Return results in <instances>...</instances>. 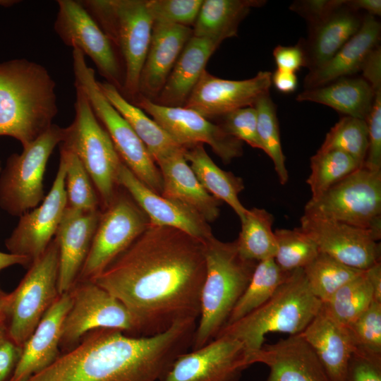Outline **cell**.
<instances>
[{
    "label": "cell",
    "instance_id": "obj_25",
    "mask_svg": "<svg viewBox=\"0 0 381 381\" xmlns=\"http://www.w3.org/2000/svg\"><path fill=\"white\" fill-rule=\"evenodd\" d=\"M184 150L178 147L155 161L162 178V195L185 203L207 222H214L220 214L222 202L200 184L184 157Z\"/></svg>",
    "mask_w": 381,
    "mask_h": 381
},
{
    "label": "cell",
    "instance_id": "obj_34",
    "mask_svg": "<svg viewBox=\"0 0 381 381\" xmlns=\"http://www.w3.org/2000/svg\"><path fill=\"white\" fill-rule=\"evenodd\" d=\"M241 229L236 240L238 250L245 259L255 262L274 258L277 241L273 215L265 209L248 210L241 220Z\"/></svg>",
    "mask_w": 381,
    "mask_h": 381
},
{
    "label": "cell",
    "instance_id": "obj_28",
    "mask_svg": "<svg viewBox=\"0 0 381 381\" xmlns=\"http://www.w3.org/2000/svg\"><path fill=\"white\" fill-rule=\"evenodd\" d=\"M315 351L329 381H346L350 357L354 350L345 326L321 308L301 333Z\"/></svg>",
    "mask_w": 381,
    "mask_h": 381
},
{
    "label": "cell",
    "instance_id": "obj_29",
    "mask_svg": "<svg viewBox=\"0 0 381 381\" xmlns=\"http://www.w3.org/2000/svg\"><path fill=\"white\" fill-rule=\"evenodd\" d=\"M220 42L192 36L188 41L155 103L183 107Z\"/></svg>",
    "mask_w": 381,
    "mask_h": 381
},
{
    "label": "cell",
    "instance_id": "obj_38",
    "mask_svg": "<svg viewBox=\"0 0 381 381\" xmlns=\"http://www.w3.org/2000/svg\"><path fill=\"white\" fill-rule=\"evenodd\" d=\"M303 271L312 293L323 303L365 270L349 267L320 252Z\"/></svg>",
    "mask_w": 381,
    "mask_h": 381
},
{
    "label": "cell",
    "instance_id": "obj_44",
    "mask_svg": "<svg viewBox=\"0 0 381 381\" xmlns=\"http://www.w3.org/2000/svg\"><path fill=\"white\" fill-rule=\"evenodd\" d=\"M153 23L193 26L203 0H146Z\"/></svg>",
    "mask_w": 381,
    "mask_h": 381
},
{
    "label": "cell",
    "instance_id": "obj_3",
    "mask_svg": "<svg viewBox=\"0 0 381 381\" xmlns=\"http://www.w3.org/2000/svg\"><path fill=\"white\" fill-rule=\"evenodd\" d=\"M56 83L42 65L26 59L0 63V136L25 147L46 132L58 113Z\"/></svg>",
    "mask_w": 381,
    "mask_h": 381
},
{
    "label": "cell",
    "instance_id": "obj_21",
    "mask_svg": "<svg viewBox=\"0 0 381 381\" xmlns=\"http://www.w3.org/2000/svg\"><path fill=\"white\" fill-rule=\"evenodd\" d=\"M270 369L265 381H329L313 348L301 334L262 345L247 359Z\"/></svg>",
    "mask_w": 381,
    "mask_h": 381
},
{
    "label": "cell",
    "instance_id": "obj_16",
    "mask_svg": "<svg viewBox=\"0 0 381 381\" xmlns=\"http://www.w3.org/2000/svg\"><path fill=\"white\" fill-rule=\"evenodd\" d=\"M66 163L60 153L58 171L42 203L20 217L5 241L10 253L25 256L31 263L46 250L55 236L67 205L65 187Z\"/></svg>",
    "mask_w": 381,
    "mask_h": 381
},
{
    "label": "cell",
    "instance_id": "obj_43",
    "mask_svg": "<svg viewBox=\"0 0 381 381\" xmlns=\"http://www.w3.org/2000/svg\"><path fill=\"white\" fill-rule=\"evenodd\" d=\"M345 327L354 350L381 355V302L373 301L361 315Z\"/></svg>",
    "mask_w": 381,
    "mask_h": 381
},
{
    "label": "cell",
    "instance_id": "obj_36",
    "mask_svg": "<svg viewBox=\"0 0 381 381\" xmlns=\"http://www.w3.org/2000/svg\"><path fill=\"white\" fill-rule=\"evenodd\" d=\"M374 301V291L365 270L322 303V308L336 322L347 326Z\"/></svg>",
    "mask_w": 381,
    "mask_h": 381
},
{
    "label": "cell",
    "instance_id": "obj_33",
    "mask_svg": "<svg viewBox=\"0 0 381 381\" xmlns=\"http://www.w3.org/2000/svg\"><path fill=\"white\" fill-rule=\"evenodd\" d=\"M98 84L109 102L144 143L155 162L175 148L181 147L143 110L126 100L114 85L106 81H98Z\"/></svg>",
    "mask_w": 381,
    "mask_h": 381
},
{
    "label": "cell",
    "instance_id": "obj_49",
    "mask_svg": "<svg viewBox=\"0 0 381 381\" xmlns=\"http://www.w3.org/2000/svg\"><path fill=\"white\" fill-rule=\"evenodd\" d=\"M344 0H300L294 1L289 9L298 13L312 25L341 6Z\"/></svg>",
    "mask_w": 381,
    "mask_h": 381
},
{
    "label": "cell",
    "instance_id": "obj_56",
    "mask_svg": "<svg viewBox=\"0 0 381 381\" xmlns=\"http://www.w3.org/2000/svg\"><path fill=\"white\" fill-rule=\"evenodd\" d=\"M19 2L18 0H0V6L10 7Z\"/></svg>",
    "mask_w": 381,
    "mask_h": 381
},
{
    "label": "cell",
    "instance_id": "obj_48",
    "mask_svg": "<svg viewBox=\"0 0 381 381\" xmlns=\"http://www.w3.org/2000/svg\"><path fill=\"white\" fill-rule=\"evenodd\" d=\"M23 351V346L11 337L6 320L0 322V381H8L13 374Z\"/></svg>",
    "mask_w": 381,
    "mask_h": 381
},
{
    "label": "cell",
    "instance_id": "obj_11",
    "mask_svg": "<svg viewBox=\"0 0 381 381\" xmlns=\"http://www.w3.org/2000/svg\"><path fill=\"white\" fill-rule=\"evenodd\" d=\"M59 246L55 238L46 250L33 261L16 289L6 320L11 339L23 346L47 310L59 296L58 277Z\"/></svg>",
    "mask_w": 381,
    "mask_h": 381
},
{
    "label": "cell",
    "instance_id": "obj_26",
    "mask_svg": "<svg viewBox=\"0 0 381 381\" xmlns=\"http://www.w3.org/2000/svg\"><path fill=\"white\" fill-rule=\"evenodd\" d=\"M381 26L376 17L365 14L358 32L326 63L309 71L304 89L322 86L361 71L380 40Z\"/></svg>",
    "mask_w": 381,
    "mask_h": 381
},
{
    "label": "cell",
    "instance_id": "obj_27",
    "mask_svg": "<svg viewBox=\"0 0 381 381\" xmlns=\"http://www.w3.org/2000/svg\"><path fill=\"white\" fill-rule=\"evenodd\" d=\"M360 12L344 4L319 22L310 25L308 38L300 41L305 67L310 71L328 61L360 29Z\"/></svg>",
    "mask_w": 381,
    "mask_h": 381
},
{
    "label": "cell",
    "instance_id": "obj_6",
    "mask_svg": "<svg viewBox=\"0 0 381 381\" xmlns=\"http://www.w3.org/2000/svg\"><path fill=\"white\" fill-rule=\"evenodd\" d=\"M119 54L125 79L121 95L133 103L138 95L140 72L148 51L153 20L146 0H82Z\"/></svg>",
    "mask_w": 381,
    "mask_h": 381
},
{
    "label": "cell",
    "instance_id": "obj_46",
    "mask_svg": "<svg viewBox=\"0 0 381 381\" xmlns=\"http://www.w3.org/2000/svg\"><path fill=\"white\" fill-rule=\"evenodd\" d=\"M373 93L372 107L365 120L368 131V145L363 167L381 171V90H375Z\"/></svg>",
    "mask_w": 381,
    "mask_h": 381
},
{
    "label": "cell",
    "instance_id": "obj_54",
    "mask_svg": "<svg viewBox=\"0 0 381 381\" xmlns=\"http://www.w3.org/2000/svg\"><path fill=\"white\" fill-rule=\"evenodd\" d=\"M15 265H23L28 268L30 265V261L25 256L0 252V270Z\"/></svg>",
    "mask_w": 381,
    "mask_h": 381
},
{
    "label": "cell",
    "instance_id": "obj_37",
    "mask_svg": "<svg viewBox=\"0 0 381 381\" xmlns=\"http://www.w3.org/2000/svg\"><path fill=\"white\" fill-rule=\"evenodd\" d=\"M362 166L349 155L337 150H320L310 157L306 180L311 198L316 199L337 182Z\"/></svg>",
    "mask_w": 381,
    "mask_h": 381
},
{
    "label": "cell",
    "instance_id": "obj_53",
    "mask_svg": "<svg viewBox=\"0 0 381 381\" xmlns=\"http://www.w3.org/2000/svg\"><path fill=\"white\" fill-rule=\"evenodd\" d=\"M365 274L373 289L375 301L381 302V263L366 270Z\"/></svg>",
    "mask_w": 381,
    "mask_h": 381
},
{
    "label": "cell",
    "instance_id": "obj_20",
    "mask_svg": "<svg viewBox=\"0 0 381 381\" xmlns=\"http://www.w3.org/2000/svg\"><path fill=\"white\" fill-rule=\"evenodd\" d=\"M117 182L145 213L150 223L181 230L202 241L213 236L208 222L195 210L152 191L123 162L118 171Z\"/></svg>",
    "mask_w": 381,
    "mask_h": 381
},
{
    "label": "cell",
    "instance_id": "obj_12",
    "mask_svg": "<svg viewBox=\"0 0 381 381\" xmlns=\"http://www.w3.org/2000/svg\"><path fill=\"white\" fill-rule=\"evenodd\" d=\"M150 223L131 195L118 190L111 203L101 210L89 253L75 282L93 279L139 237Z\"/></svg>",
    "mask_w": 381,
    "mask_h": 381
},
{
    "label": "cell",
    "instance_id": "obj_24",
    "mask_svg": "<svg viewBox=\"0 0 381 381\" xmlns=\"http://www.w3.org/2000/svg\"><path fill=\"white\" fill-rule=\"evenodd\" d=\"M192 36L193 30L189 27L153 23L148 51L139 78L138 97L152 101L157 97Z\"/></svg>",
    "mask_w": 381,
    "mask_h": 381
},
{
    "label": "cell",
    "instance_id": "obj_15",
    "mask_svg": "<svg viewBox=\"0 0 381 381\" xmlns=\"http://www.w3.org/2000/svg\"><path fill=\"white\" fill-rule=\"evenodd\" d=\"M132 104L150 115L184 149L206 143L224 164L243 155V142L191 109L162 106L141 96Z\"/></svg>",
    "mask_w": 381,
    "mask_h": 381
},
{
    "label": "cell",
    "instance_id": "obj_22",
    "mask_svg": "<svg viewBox=\"0 0 381 381\" xmlns=\"http://www.w3.org/2000/svg\"><path fill=\"white\" fill-rule=\"evenodd\" d=\"M101 210L66 207L54 236L59 253V294L68 292L76 281L89 253Z\"/></svg>",
    "mask_w": 381,
    "mask_h": 381
},
{
    "label": "cell",
    "instance_id": "obj_55",
    "mask_svg": "<svg viewBox=\"0 0 381 381\" xmlns=\"http://www.w3.org/2000/svg\"><path fill=\"white\" fill-rule=\"evenodd\" d=\"M11 303V294L6 293L0 286V317L6 316Z\"/></svg>",
    "mask_w": 381,
    "mask_h": 381
},
{
    "label": "cell",
    "instance_id": "obj_45",
    "mask_svg": "<svg viewBox=\"0 0 381 381\" xmlns=\"http://www.w3.org/2000/svg\"><path fill=\"white\" fill-rule=\"evenodd\" d=\"M218 123L231 136L245 142L253 148L262 150L258 134V115L254 106L240 108L228 112Z\"/></svg>",
    "mask_w": 381,
    "mask_h": 381
},
{
    "label": "cell",
    "instance_id": "obj_52",
    "mask_svg": "<svg viewBox=\"0 0 381 381\" xmlns=\"http://www.w3.org/2000/svg\"><path fill=\"white\" fill-rule=\"evenodd\" d=\"M347 6L356 11H364L373 16L381 15L380 0H346Z\"/></svg>",
    "mask_w": 381,
    "mask_h": 381
},
{
    "label": "cell",
    "instance_id": "obj_1",
    "mask_svg": "<svg viewBox=\"0 0 381 381\" xmlns=\"http://www.w3.org/2000/svg\"><path fill=\"white\" fill-rule=\"evenodd\" d=\"M204 243L181 230L150 223L91 281L128 308L139 337L161 334L178 321L199 318Z\"/></svg>",
    "mask_w": 381,
    "mask_h": 381
},
{
    "label": "cell",
    "instance_id": "obj_47",
    "mask_svg": "<svg viewBox=\"0 0 381 381\" xmlns=\"http://www.w3.org/2000/svg\"><path fill=\"white\" fill-rule=\"evenodd\" d=\"M346 381H381V355L353 350Z\"/></svg>",
    "mask_w": 381,
    "mask_h": 381
},
{
    "label": "cell",
    "instance_id": "obj_51",
    "mask_svg": "<svg viewBox=\"0 0 381 381\" xmlns=\"http://www.w3.org/2000/svg\"><path fill=\"white\" fill-rule=\"evenodd\" d=\"M272 84L279 92L289 94L296 90L298 80L295 73L276 69L272 73Z\"/></svg>",
    "mask_w": 381,
    "mask_h": 381
},
{
    "label": "cell",
    "instance_id": "obj_39",
    "mask_svg": "<svg viewBox=\"0 0 381 381\" xmlns=\"http://www.w3.org/2000/svg\"><path fill=\"white\" fill-rule=\"evenodd\" d=\"M258 115V134L263 150L272 160L281 184L289 180L285 165L275 104L270 93L260 97L254 104Z\"/></svg>",
    "mask_w": 381,
    "mask_h": 381
},
{
    "label": "cell",
    "instance_id": "obj_30",
    "mask_svg": "<svg viewBox=\"0 0 381 381\" xmlns=\"http://www.w3.org/2000/svg\"><path fill=\"white\" fill-rule=\"evenodd\" d=\"M373 96L370 85L363 78L344 77L320 87L304 90L296 99L324 104L344 116L365 121Z\"/></svg>",
    "mask_w": 381,
    "mask_h": 381
},
{
    "label": "cell",
    "instance_id": "obj_8",
    "mask_svg": "<svg viewBox=\"0 0 381 381\" xmlns=\"http://www.w3.org/2000/svg\"><path fill=\"white\" fill-rule=\"evenodd\" d=\"M73 122L64 128L60 145L78 157L89 174L102 210L114 198L119 186L117 174L122 161L114 144L94 114L84 92L78 87Z\"/></svg>",
    "mask_w": 381,
    "mask_h": 381
},
{
    "label": "cell",
    "instance_id": "obj_18",
    "mask_svg": "<svg viewBox=\"0 0 381 381\" xmlns=\"http://www.w3.org/2000/svg\"><path fill=\"white\" fill-rule=\"evenodd\" d=\"M300 229L324 253L355 269L366 270L380 262L381 234L339 222L303 215Z\"/></svg>",
    "mask_w": 381,
    "mask_h": 381
},
{
    "label": "cell",
    "instance_id": "obj_31",
    "mask_svg": "<svg viewBox=\"0 0 381 381\" xmlns=\"http://www.w3.org/2000/svg\"><path fill=\"white\" fill-rule=\"evenodd\" d=\"M263 0H203L193 26V36L222 42L237 35L241 22Z\"/></svg>",
    "mask_w": 381,
    "mask_h": 381
},
{
    "label": "cell",
    "instance_id": "obj_13",
    "mask_svg": "<svg viewBox=\"0 0 381 381\" xmlns=\"http://www.w3.org/2000/svg\"><path fill=\"white\" fill-rule=\"evenodd\" d=\"M72 303L64 319L60 349L75 346L87 332L115 329L139 337L135 319L116 297L92 281L76 282L68 291Z\"/></svg>",
    "mask_w": 381,
    "mask_h": 381
},
{
    "label": "cell",
    "instance_id": "obj_59",
    "mask_svg": "<svg viewBox=\"0 0 381 381\" xmlns=\"http://www.w3.org/2000/svg\"><path fill=\"white\" fill-rule=\"evenodd\" d=\"M0 166H1V161H0Z\"/></svg>",
    "mask_w": 381,
    "mask_h": 381
},
{
    "label": "cell",
    "instance_id": "obj_50",
    "mask_svg": "<svg viewBox=\"0 0 381 381\" xmlns=\"http://www.w3.org/2000/svg\"><path fill=\"white\" fill-rule=\"evenodd\" d=\"M273 56L279 70L295 73L305 66V55L300 42L294 46H277Z\"/></svg>",
    "mask_w": 381,
    "mask_h": 381
},
{
    "label": "cell",
    "instance_id": "obj_14",
    "mask_svg": "<svg viewBox=\"0 0 381 381\" xmlns=\"http://www.w3.org/2000/svg\"><path fill=\"white\" fill-rule=\"evenodd\" d=\"M54 30L61 40L95 64L106 82L122 91L125 70L116 48L80 1L58 0Z\"/></svg>",
    "mask_w": 381,
    "mask_h": 381
},
{
    "label": "cell",
    "instance_id": "obj_41",
    "mask_svg": "<svg viewBox=\"0 0 381 381\" xmlns=\"http://www.w3.org/2000/svg\"><path fill=\"white\" fill-rule=\"evenodd\" d=\"M60 153L64 155L66 163V206L87 212L102 210L99 197L90 177L78 157L61 145Z\"/></svg>",
    "mask_w": 381,
    "mask_h": 381
},
{
    "label": "cell",
    "instance_id": "obj_2",
    "mask_svg": "<svg viewBox=\"0 0 381 381\" xmlns=\"http://www.w3.org/2000/svg\"><path fill=\"white\" fill-rule=\"evenodd\" d=\"M197 320H183L153 336L97 329L26 381H159L192 346Z\"/></svg>",
    "mask_w": 381,
    "mask_h": 381
},
{
    "label": "cell",
    "instance_id": "obj_19",
    "mask_svg": "<svg viewBox=\"0 0 381 381\" xmlns=\"http://www.w3.org/2000/svg\"><path fill=\"white\" fill-rule=\"evenodd\" d=\"M272 73L259 71L254 77L241 80L216 77L206 70L191 92L185 105L204 117L219 118L234 110L254 106L270 93Z\"/></svg>",
    "mask_w": 381,
    "mask_h": 381
},
{
    "label": "cell",
    "instance_id": "obj_57",
    "mask_svg": "<svg viewBox=\"0 0 381 381\" xmlns=\"http://www.w3.org/2000/svg\"><path fill=\"white\" fill-rule=\"evenodd\" d=\"M6 320V316L0 317V322H1V321H3V320Z\"/></svg>",
    "mask_w": 381,
    "mask_h": 381
},
{
    "label": "cell",
    "instance_id": "obj_40",
    "mask_svg": "<svg viewBox=\"0 0 381 381\" xmlns=\"http://www.w3.org/2000/svg\"><path fill=\"white\" fill-rule=\"evenodd\" d=\"M274 233L277 241L274 260L284 272L304 268L320 253L315 243L300 227L277 229Z\"/></svg>",
    "mask_w": 381,
    "mask_h": 381
},
{
    "label": "cell",
    "instance_id": "obj_35",
    "mask_svg": "<svg viewBox=\"0 0 381 381\" xmlns=\"http://www.w3.org/2000/svg\"><path fill=\"white\" fill-rule=\"evenodd\" d=\"M290 272L281 270L274 258L258 262L248 285L233 308L226 325L236 322L265 303Z\"/></svg>",
    "mask_w": 381,
    "mask_h": 381
},
{
    "label": "cell",
    "instance_id": "obj_23",
    "mask_svg": "<svg viewBox=\"0 0 381 381\" xmlns=\"http://www.w3.org/2000/svg\"><path fill=\"white\" fill-rule=\"evenodd\" d=\"M71 303L69 291L59 295L23 344L20 360L8 381H26L59 357L63 323Z\"/></svg>",
    "mask_w": 381,
    "mask_h": 381
},
{
    "label": "cell",
    "instance_id": "obj_32",
    "mask_svg": "<svg viewBox=\"0 0 381 381\" xmlns=\"http://www.w3.org/2000/svg\"><path fill=\"white\" fill-rule=\"evenodd\" d=\"M184 157L202 187L216 199L226 202L241 220L248 210L238 198L244 189L243 179L220 169L202 144L186 148Z\"/></svg>",
    "mask_w": 381,
    "mask_h": 381
},
{
    "label": "cell",
    "instance_id": "obj_9",
    "mask_svg": "<svg viewBox=\"0 0 381 381\" xmlns=\"http://www.w3.org/2000/svg\"><path fill=\"white\" fill-rule=\"evenodd\" d=\"M303 215L381 234V171L362 166L319 198L310 199Z\"/></svg>",
    "mask_w": 381,
    "mask_h": 381
},
{
    "label": "cell",
    "instance_id": "obj_7",
    "mask_svg": "<svg viewBox=\"0 0 381 381\" xmlns=\"http://www.w3.org/2000/svg\"><path fill=\"white\" fill-rule=\"evenodd\" d=\"M74 86L86 95L97 119L109 134L123 163L147 187L162 195L163 183L159 168L144 143L101 90L94 69L85 56L73 49Z\"/></svg>",
    "mask_w": 381,
    "mask_h": 381
},
{
    "label": "cell",
    "instance_id": "obj_42",
    "mask_svg": "<svg viewBox=\"0 0 381 381\" xmlns=\"http://www.w3.org/2000/svg\"><path fill=\"white\" fill-rule=\"evenodd\" d=\"M368 145V131L366 121L344 116L327 133L319 150L342 151L363 166Z\"/></svg>",
    "mask_w": 381,
    "mask_h": 381
},
{
    "label": "cell",
    "instance_id": "obj_17",
    "mask_svg": "<svg viewBox=\"0 0 381 381\" xmlns=\"http://www.w3.org/2000/svg\"><path fill=\"white\" fill-rule=\"evenodd\" d=\"M248 367L243 344L219 335L179 355L159 381H239Z\"/></svg>",
    "mask_w": 381,
    "mask_h": 381
},
{
    "label": "cell",
    "instance_id": "obj_58",
    "mask_svg": "<svg viewBox=\"0 0 381 381\" xmlns=\"http://www.w3.org/2000/svg\"><path fill=\"white\" fill-rule=\"evenodd\" d=\"M1 170H2V169H1V167L0 166V172L1 171Z\"/></svg>",
    "mask_w": 381,
    "mask_h": 381
},
{
    "label": "cell",
    "instance_id": "obj_5",
    "mask_svg": "<svg viewBox=\"0 0 381 381\" xmlns=\"http://www.w3.org/2000/svg\"><path fill=\"white\" fill-rule=\"evenodd\" d=\"M321 306L322 301L312 293L303 269H297L289 273L265 303L224 327L217 336L227 335L240 341L248 359L261 349L267 333L301 334Z\"/></svg>",
    "mask_w": 381,
    "mask_h": 381
},
{
    "label": "cell",
    "instance_id": "obj_4",
    "mask_svg": "<svg viewBox=\"0 0 381 381\" xmlns=\"http://www.w3.org/2000/svg\"><path fill=\"white\" fill-rule=\"evenodd\" d=\"M204 244L205 276L192 349L213 340L226 325L258 263L240 255L236 241L223 242L213 236Z\"/></svg>",
    "mask_w": 381,
    "mask_h": 381
},
{
    "label": "cell",
    "instance_id": "obj_10",
    "mask_svg": "<svg viewBox=\"0 0 381 381\" xmlns=\"http://www.w3.org/2000/svg\"><path fill=\"white\" fill-rule=\"evenodd\" d=\"M64 128L53 124L35 141L11 155L0 176V207L20 217L44 198V175L48 160L63 141Z\"/></svg>",
    "mask_w": 381,
    "mask_h": 381
}]
</instances>
